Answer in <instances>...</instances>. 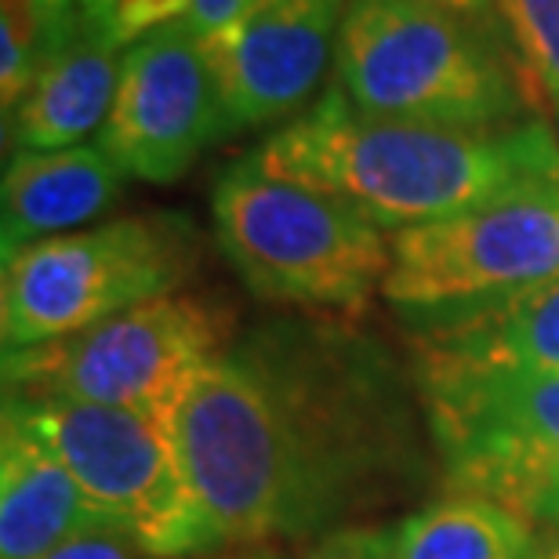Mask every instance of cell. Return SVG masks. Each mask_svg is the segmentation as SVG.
<instances>
[{"label":"cell","mask_w":559,"mask_h":559,"mask_svg":"<svg viewBox=\"0 0 559 559\" xmlns=\"http://www.w3.org/2000/svg\"><path fill=\"white\" fill-rule=\"evenodd\" d=\"M189 8H193V0H120L109 33H114L117 48L128 51L131 44H139L150 33L186 22Z\"/></svg>","instance_id":"cell-18"},{"label":"cell","mask_w":559,"mask_h":559,"mask_svg":"<svg viewBox=\"0 0 559 559\" xmlns=\"http://www.w3.org/2000/svg\"><path fill=\"white\" fill-rule=\"evenodd\" d=\"M534 92L559 106V0H495Z\"/></svg>","instance_id":"cell-17"},{"label":"cell","mask_w":559,"mask_h":559,"mask_svg":"<svg viewBox=\"0 0 559 559\" xmlns=\"http://www.w3.org/2000/svg\"><path fill=\"white\" fill-rule=\"evenodd\" d=\"M374 342L323 323H265L189 385L171 432L226 549L320 542L407 495L425 473L418 418Z\"/></svg>","instance_id":"cell-1"},{"label":"cell","mask_w":559,"mask_h":559,"mask_svg":"<svg viewBox=\"0 0 559 559\" xmlns=\"http://www.w3.org/2000/svg\"><path fill=\"white\" fill-rule=\"evenodd\" d=\"M552 559H559V552H556V556H552Z\"/></svg>","instance_id":"cell-26"},{"label":"cell","mask_w":559,"mask_h":559,"mask_svg":"<svg viewBox=\"0 0 559 559\" xmlns=\"http://www.w3.org/2000/svg\"><path fill=\"white\" fill-rule=\"evenodd\" d=\"M349 0H254L237 22L200 40L229 135L306 114L338 51Z\"/></svg>","instance_id":"cell-11"},{"label":"cell","mask_w":559,"mask_h":559,"mask_svg":"<svg viewBox=\"0 0 559 559\" xmlns=\"http://www.w3.org/2000/svg\"><path fill=\"white\" fill-rule=\"evenodd\" d=\"M124 178L98 142L70 150H19L0 186V248L11 254L84 226L117 204Z\"/></svg>","instance_id":"cell-12"},{"label":"cell","mask_w":559,"mask_h":559,"mask_svg":"<svg viewBox=\"0 0 559 559\" xmlns=\"http://www.w3.org/2000/svg\"><path fill=\"white\" fill-rule=\"evenodd\" d=\"M215 240L251 295L276 306L360 312L393 248L360 211L240 160L211 189Z\"/></svg>","instance_id":"cell-4"},{"label":"cell","mask_w":559,"mask_h":559,"mask_svg":"<svg viewBox=\"0 0 559 559\" xmlns=\"http://www.w3.org/2000/svg\"><path fill=\"white\" fill-rule=\"evenodd\" d=\"M117 4H120V0H76V15H81L87 26L109 33V29H114ZM109 37H114V33H109Z\"/></svg>","instance_id":"cell-23"},{"label":"cell","mask_w":559,"mask_h":559,"mask_svg":"<svg viewBox=\"0 0 559 559\" xmlns=\"http://www.w3.org/2000/svg\"><path fill=\"white\" fill-rule=\"evenodd\" d=\"M229 135L204 48L186 22L131 44L98 145L139 182L171 186L211 142Z\"/></svg>","instance_id":"cell-10"},{"label":"cell","mask_w":559,"mask_h":559,"mask_svg":"<svg viewBox=\"0 0 559 559\" xmlns=\"http://www.w3.org/2000/svg\"><path fill=\"white\" fill-rule=\"evenodd\" d=\"M415 356L457 367L559 374V276L415 328Z\"/></svg>","instance_id":"cell-15"},{"label":"cell","mask_w":559,"mask_h":559,"mask_svg":"<svg viewBox=\"0 0 559 559\" xmlns=\"http://www.w3.org/2000/svg\"><path fill=\"white\" fill-rule=\"evenodd\" d=\"M251 160L265 175L328 193L393 233L559 178V145L538 117L509 128L418 124L364 114L342 87H328Z\"/></svg>","instance_id":"cell-2"},{"label":"cell","mask_w":559,"mask_h":559,"mask_svg":"<svg viewBox=\"0 0 559 559\" xmlns=\"http://www.w3.org/2000/svg\"><path fill=\"white\" fill-rule=\"evenodd\" d=\"M40 559H156L135 542V534L124 531L120 523H98L87 527L62 545H55L48 556Z\"/></svg>","instance_id":"cell-19"},{"label":"cell","mask_w":559,"mask_h":559,"mask_svg":"<svg viewBox=\"0 0 559 559\" xmlns=\"http://www.w3.org/2000/svg\"><path fill=\"white\" fill-rule=\"evenodd\" d=\"M418 396L451 495L559 527V374L418 360Z\"/></svg>","instance_id":"cell-6"},{"label":"cell","mask_w":559,"mask_h":559,"mask_svg":"<svg viewBox=\"0 0 559 559\" xmlns=\"http://www.w3.org/2000/svg\"><path fill=\"white\" fill-rule=\"evenodd\" d=\"M382 298L407 328L457 317L559 276V178L509 189L389 240Z\"/></svg>","instance_id":"cell-9"},{"label":"cell","mask_w":559,"mask_h":559,"mask_svg":"<svg viewBox=\"0 0 559 559\" xmlns=\"http://www.w3.org/2000/svg\"><path fill=\"white\" fill-rule=\"evenodd\" d=\"M33 8L40 11L44 26H48V33L59 48L70 40V33L76 29V22H81V15H76V0H33Z\"/></svg>","instance_id":"cell-22"},{"label":"cell","mask_w":559,"mask_h":559,"mask_svg":"<svg viewBox=\"0 0 559 559\" xmlns=\"http://www.w3.org/2000/svg\"><path fill=\"white\" fill-rule=\"evenodd\" d=\"M251 4L254 0H193V8H189V15H186V26L193 29L197 40H207L226 29L229 22H237Z\"/></svg>","instance_id":"cell-21"},{"label":"cell","mask_w":559,"mask_h":559,"mask_svg":"<svg viewBox=\"0 0 559 559\" xmlns=\"http://www.w3.org/2000/svg\"><path fill=\"white\" fill-rule=\"evenodd\" d=\"M432 4L451 8V11H457V15H468V19L495 22V26H501V19H498V4H495V0H432ZM501 29H506V26H501Z\"/></svg>","instance_id":"cell-24"},{"label":"cell","mask_w":559,"mask_h":559,"mask_svg":"<svg viewBox=\"0 0 559 559\" xmlns=\"http://www.w3.org/2000/svg\"><path fill=\"white\" fill-rule=\"evenodd\" d=\"M218 559H287L276 545H240V549L218 552Z\"/></svg>","instance_id":"cell-25"},{"label":"cell","mask_w":559,"mask_h":559,"mask_svg":"<svg viewBox=\"0 0 559 559\" xmlns=\"http://www.w3.org/2000/svg\"><path fill=\"white\" fill-rule=\"evenodd\" d=\"M306 559H396V542L382 527L353 523V527H338L312 542Z\"/></svg>","instance_id":"cell-20"},{"label":"cell","mask_w":559,"mask_h":559,"mask_svg":"<svg viewBox=\"0 0 559 559\" xmlns=\"http://www.w3.org/2000/svg\"><path fill=\"white\" fill-rule=\"evenodd\" d=\"M334 66L349 103L371 117L509 128L538 106L506 29L432 0H349Z\"/></svg>","instance_id":"cell-3"},{"label":"cell","mask_w":559,"mask_h":559,"mask_svg":"<svg viewBox=\"0 0 559 559\" xmlns=\"http://www.w3.org/2000/svg\"><path fill=\"white\" fill-rule=\"evenodd\" d=\"M120 48L81 19L70 40L44 62L37 81L4 114V139L19 150H70L106 124L120 81Z\"/></svg>","instance_id":"cell-13"},{"label":"cell","mask_w":559,"mask_h":559,"mask_svg":"<svg viewBox=\"0 0 559 559\" xmlns=\"http://www.w3.org/2000/svg\"><path fill=\"white\" fill-rule=\"evenodd\" d=\"M4 415L59 454L98 512L156 559L215 556L222 545L193 495L171 425L124 407L4 393Z\"/></svg>","instance_id":"cell-8"},{"label":"cell","mask_w":559,"mask_h":559,"mask_svg":"<svg viewBox=\"0 0 559 559\" xmlns=\"http://www.w3.org/2000/svg\"><path fill=\"white\" fill-rule=\"evenodd\" d=\"M98 523H114L84 495L59 454L4 415L0 432V559H40Z\"/></svg>","instance_id":"cell-14"},{"label":"cell","mask_w":559,"mask_h":559,"mask_svg":"<svg viewBox=\"0 0 559 559\" xmlns=\"http://www.w3.org/2000/svg\"><path fill=\"white\" fill-rule=\"evenodd\" d=\"M396 559H538L534 527L473 495H447L393 527Z\"/></svg>","instance_id":"cell-16"},{"label":"cell","mask_w":559,"mask_h":559,"mask_svg":"<svg viewBox=\"0 0 559 559\" xmlns=\"http://www.w3.org/2000/svg\"><path fill=\"white\" fill-rule=\"evenodd\" d=\"M229 345L233 312L175 290L87 331L4 353V393L124 407L171 425L197 374Z\"/></svg>","instance_id":"cell-7"},{"label":"cell","mask_w":559,"mask_h":559,"mask_svg":"<svg viewBox=\"0 0 559 559\" xmlns=\"http://www.w3.org/2000/svg\"><path fill=\"white\" fill-rule=\"evenodd\" d=\"M197 262V226L182 215H131L26 243L4 254V353L66 338L142 301L175 295Z\"/></svg>","instance_id":"cell-5"}]
</instances>
